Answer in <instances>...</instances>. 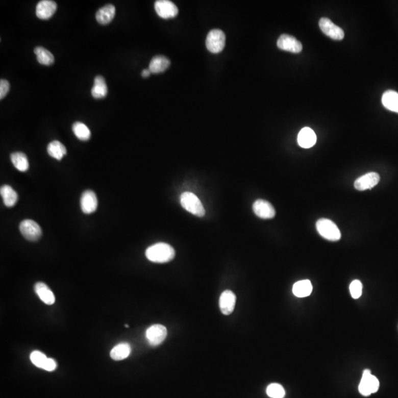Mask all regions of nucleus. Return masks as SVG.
Returning <instances> with one entry per match:
<instances>
[{
	"label": "nucleus",
	"instance_id": "obj_1",
	"mask_svg": "<svg viewBox=\"0 0 398 398\" xmlns=\"http://www.w3.org/2000/svg\"><path fill=\"white\" fill-rule=\"evenodd\" d=\"M146 258L150 261L165 263L175 258L176 252L171 245L165 243H158L151 245L145 252Z\"/></svg>",
	"mask_w": 398,
	"mask_h": 398
},
{
	"label": "nucleus",
	"instance_id": "obj_2",
	"mask_svg": "<svg viewBox=\"0 0 398 398\" xmlns=\"http://www.w3.org/2000/svg\"><path fill=\"white\" fill-rule=\"evenodd\" d=\"M181 205L187 212L198 217L205 215V207L198 197L190 192H185L181 195Z\"/></svg>",
	"mask_w": 398,
	"mask_h": 398
},
{
	"label": "nucleus",
	"instance_id": "obj_3",
	"mask_svg": "<svg viewBox=\"0 0 398 398\" xmlns=\"http://www.w3.org/2000/svg\"><path fill=\"white\" fill-rule=\"evenodd\" d=\"M316 230L321 237L331 241H337L341 237L337 226L329 219H319L316 222Z\"/></svg>",
	"mask_w": 398,
	"mask_h": 398
},
{
	"label": "nucleus",
	"instance_id": "obj_4",
	"mask_svg": "<svg viewBox=\"0 0 398 398\" xmlns=\"http://www.w3.org/2000/svg\"><path fill=\"white\" fill-rule=\"evenodd\" d=\"M379 381L376 376L371 374L369 369H365L362 378L358 386V391L363 396H369L376 393L379 389Z\"/></svg>",
	"mask_w": 398,
	"mask_h": 398
},
{
	"label": "nucleus",
	"instance_id": "obj_5",
	"mask_svg": "<svg viewBox=\"0 0 398 398\" xmlns=\"http://www.w3.org/2000/svg\"><path fill=\"white\" fill-rule=\"evenodd\" d=\"M226 36L223 31L218 29L212 30L206 39V46L212 53L221 52L225 48Z\"/></svg>",
	"mask_w": 398,
	"mask_h": 398
},
{
	"label": "nucleus",
	"instance_id": "obj_6",
	"mask_svg": "<svg viewBox=\"0 0 398 398\" xmlns=\"http://www.w3.org/2000/svg\"><path fill=\"white\" fill-rule=\"evenodd\" d=\"M19 230L23 237L30 241H36L41 238L42 234L40 226L34 220L29 219L22 220L20 223Z\"/></svg>",
	"mask_w": 398,
	"mask_h": 398
},
{
	"label": "nucleus",
	"instance_id": "obj_7",
	"mask_svg": "<svg viewBox=\"0 0 398 398\" xmlns=\"http://www.w3.org/2000/svg\"><path fill=\"white\" fill-rule=\"evenodd\" d=\"M167 328L162 325H153L145 332V337L149 344L153 346H159L167 337Z\"/></svg>",
	"mask_w": 398,
	"mask_h": 398
},
{
	"label": "nucleus",
	"instance_id": "obj_8",
	"mask_svg": "<svg viewBox=\"0 0 398 398\" xmlns=\"http://www.w3.org/2000/svg\"><path fill=\"white\" fill-rule=\"evenodd\" d=\"M156 12L162 19H172L178 14L179 9L177 6L169 0H158L154 5Z\"/></svg>",
	"mask_w": 398,
	"mask_h": 398
},
{
	"label": "nucleus",
	"instance_id": "obj_9",
	"mask_svg": "<svg viewBox=\"0 0 398 398\" xmlns=\"http://www.w3.org/2000/svg\"><path fill=\"white\" fill-rule=\"evenodd\" d=\"M31 362L37 367L44 369L47 371H53L57 368V363L53 358L46 357L44 353L41 352L36 351L31 353Z\"/></svg>",
	"mask_w": 398,
	"mask_h": 398
},
{
	"label": "nucleus",
	"instance_id": "obj_10",
	"mask_svg": "<svg viewBox=\"0 0 398 398\" xmlns=\"http://www.w3.org/2000/svg\"><path fill=\"white\" fill-rule=\"evenodd\" d=\"M321 31L328 37L333 40H342L344 37V32L340 27L336 26L328 18H321L319 21Z\"/></svg>",
	"mask_w": 398,
	"mask_h": 398
},
{
	"label": "nucleus",
	"instance_id": "obj_11",
	"mask_svg": "<svg viewBox=\"0 0 398 398\" xmlns=\"http://www.w3.org/2000/svg\"><path fill=\"white\" fill-rule=\"evenodd\" d=\"M278 46L282 51L293 53H298L303 49L301 42L296 38L288 34H283L278 40Z\"/></svg>",
	"mask_w": 398,
	"mask_h": 398
},
{
	"label": "nucleus",
	"instance_id": "obj_12",
	"mask_svg": "<svg viewBox=\"0 0 398 398\" xmlns=\"http://www.w3.org/2000/svg\"><path fill=\"white\" fill-rule=\"evenodd\" d=\"M253 210L255 215L260 218H273L276 215V211L271 204L263 199H258L254 203Z\"/></svg>",
	"mask_w": 398,
	"mask_h": 398
},
{
	"label": "nucleus",
	"instance_id": "obj_13",
	"mask_svg": "<svg viewBox=\"0 0 398 398\" xmlns=\"http://www.w3.org/2000/svg\"><path fill=\"white\" fill-rule=\"evenodd\" d=\"M57 11V4L51 0H42L36 6V13L40 19H51Z\"/></svg>",
	"mask_w": 398,
	"mask_h": 398
},
{
	"label": "nucleus",
	"instance_id": "obj_14",
	"mask_svg": "<svg viewBox=\"0 0 398 398\" xmlns=\"http://www.w3.org/2000/svg\"><path fill=\"white\" fill-rule=\"evenodd\" d=\"M380 181V177L377 172H371L365 174L362 177L356 179L354 186L356 190L363 191L373 188L377 185Z\"/></svg>",
	"mask_w": 398,
	"mask_h": 398
},
{
	"label": "nucleus",
	"instance_id": "obj_15",
	"mask_svg": "<svg viewBox=\"0 0 398 398\" xmlns=\"http://www.w3.org/2000/svg\"><path fill=\"white\" fill-rule=\"evenodd\" d=\"M236 296L233 292L227 290L221 293L219 300V306L223 314L230 315L235 309Z\"/></svg>",
	"mask_w": 398,
	"mask_h": 398
},
{
	"label": "nucleus",
	"instance_id": "obj_16",
	"mask_svg": "<svg viewBox=\"0 0 398 398\" xmlns=\"http://www.w3.org/2000/svg\"><path fill=\"white\" fill-rule=\"evenodd\" d=\"M98 205L97 195L92 190H86L81 195V207L83 212L91 214L95 212Z\"/></svg>",
	"mask_w": 398,
	"mask_h": 398
},
{
	"label": "nucleus",
	"instance_id": "obj_17",
	"mask_svg": "<svg viewBox=\"0 0 398 398\" xmlns=\"http://www.w3.org/2000/svg\"><path fill=\"white\" fill-rule=\"evenodd\" d=\"M35 292L40 298V300L45 303L46 305H52L54 304L56 301L54 293L51 291V288L45 284V283H36L34 286Z\"/></svg>",
	"mask_w": 398,
	"mask_h": 398
},
{
	"label": "nucleus",
	"instance_id": "obj_18",
	"mask_svg": "<svg viewBox=\"0 0 398 398\" xmlns=\"http://www.w3.org/2000/svg\"><path fill=\"white\" fill-rule=\"evenodd\" d=\"M297 140L302 147L310 148L316 144V135L311 129L305 127L298 133Z\"/></svg>",
	"mask_w": 398,
	"mask_h": 398
},
{
	"label": "nucleus",
	"instance_id": "obj_19",
	"mask_svg": "<svg viewBox=\"0 0 398 398\" xmlns=\"http://www.w3.org/2000/svg\"><path fill=\"white\" fill-rule=\"evenodd\" d=\"M115 13V7L112 4L106 5L97 11L96 13V19L100 24L105 26L114 19Z\"/></svg>",
	"mask_w": 398,
	"mask_h": 398
},
{
	"label": "nucleus",
	"instance_id": "obj_20",
	"mask_svg": "<svg viewBox=\"0 0 398 398\" xmlns=\"http://www.w3.org/2000/svg\"><path fill=\"white\" fill-rule=\"evenodd\" d=\"M170 62L167 58L163 56H154L149 64V70L154 74L165 72L170 66Z\"/></svg>",
	"mask_w": 398,
	"mask_h": 398
},
{
	"label": "nucleus",
	"instance_id": "obj_21",
	"mask_svg": "<svg viewBox=\"0 0 398 398\" xmlns=\"http://www.w3.org/2000/svg\"><path fill=\"white\" fill-rule=\"evenodd\" d=\"M91 92L93 97L95 99L104 98L107 95L108 87L105 79L103 76H96Z\"/></svg>",
	"mask_w": 398,
	"mask_h": 398
},
{
	"label": "nucleus",
	"instance_id": "obj_22",
	"mask_svg": "<svg viewBox=\"0 0 398 398\" xmlns=\"http://www.w3.org/2000/svg\"><path fill=\"white\" fill-rule=\"evenodd\" d=\"M382 104L388 110L398 113V93L392 90L385 92L382 96Z\"/></svg>",
	"mask_w": 398,
	"mask_h": 398
},
{
	"label": "nucleus",
	"instance_id": "obj_23",
	"mask_svg": "<svg viewBox=\"0 0 398 398\" xmlns=\"http://www.w3.org/2000/svg\"><path fill=\"white\" fill-rule=\"evenodd\" d=\"M313 291L311 281L308 280L296 282L293 286V293L297 297L303 298L310 296Z\"/></svg>",
	"mask_w": 398,
	"mask_h": 398
},
{
	"label": "nucleus",
	"instance_id": "obj_24",
	"mask_svg": "<svg viewBox=\"0 0 398 398\" xmlns=\"http://www.w3.org/2000/svg\"><path fill=\"white\" fill-rule=\"evenodd\" d=\"M132 348L130 344L126 342L120 343L116 345L110 353L111 358L114 361H121L129 357Z\"/></svg>",
	"mask_w": 398,
	"mask_h": 398
},
{
	"label": "nucleus",
	"instance_id": "obj_25",
	"mask_svg": "<svg viewBox=\"0 0 398 398\" xmlns=\"http://www.w3.org/2000/svg\"><path fill=\"white\" fill-rule=\"evenodd\" d=\"M0 194L3 198L5 205L8 207H13L18 200L16 192L9 185H3L0 189Z\"/></svg>",
	"mask_w": 398,
	"mask_h": 398
},
{
	"label": "nucleus",
	"instance_id": "obj_26",
	"mask_svg": "<svg viewBox=\"0 0 398 398\" xmlns=\"http://www.w3.org/2000/svg\"><path fill=\"white\" fill-rule=\"evenodd\" d=\"M47 153L53 158L61 160L66 154V149L61 142L54 140L48 145Z\"/></svg>",
	"mask_w": 398,
	"mask_h": 398
},
{
	"label": "nucleus",
	"instance_id": "obj_27",
	"mask_svg": "<svg viewBox=\"0 0 398 398\" xmlns=\"http://www.w3.org/2000/svg\"><path fill=\"white\" fill-rule=\"evenodd\" d=\"M11 160L13 166L19 171L26 172L29 168L28 157L24 153H13L11 155Z\"/></svg>",
	"mask_w": 398,
	"mask_h": 398
},
{
	"label": "nucleus",
	"instance_id": "obj_28",
	"mask_svg": "<svg viewBox=\"0 0 398 398\" xmlns=\"http://www.w3.org/2000/svg\"><path fill=\"white\" fill-rule=\"evenodd\" d=\"M34 53L36 55L38 62L42 65L49 66L54 63V56L52 53L43 46H36L34 49Z\"/></svg>",
	"mask_w": 398,
	"mask_h": 398
},
{
	"label": "nucleus",
	"instance_id": "obj_29",
	"mask_svg": "<svg viewBox=\"0 0 398 398\" xmlns=\"http://www.w3.org/2000/svg\"><path fill=\"white\" fill-rule=\"evenodd\" d=\"M72 131L74 135L80 140L86 141L90 139L91 132L89 128L81 122H76L72 125Z\"/></svg>",
	"mask_w": 398,
	"mask_h": 398
},
{
	"label": "nucleus",
	"instance_id": "obj_30",
	"mask_svg": "<svg viewBox=\"0 0 398 398\" xmlns=\"http://www.w3.org/2000/svg\"><path fill=\"white\" fill-rule=\"evenodd\" d=\"M266 393L271 398H284L285 395L284 388L278 384H270L267 387Z\"/></svg>",
	"mask_w": 398,
	"mask_h": 398
},
{
	"label": "nucleus",
	"instance_id": "obj_31",
	"mask_svg": "<svg viewBox=\"0 0 398 398\" xmlns=\"http://www.w3.org/2000/svg\"><path fill=\"white\" fill-rule=\"evenodd\" d=\"M362 284L359 280H356L352 282L351 285H350V291H351L352 297L356 298V300L361 297V294H362Z\"/></svg>",
	"mask_w": 398,
	"mask_h": 398
},
{
	"label": "nucleus",
	"instance_id": "obj_32",
	"mask_svg": "<svg viewBox=\"0 0 398 398\" xmlns=\"http://www.w3.org/2000/svg\"><path fill=\"white\" fill-rule=\"evenodd\" d=\"M10 90V84L6 79L0 81V99L3 100Z\"/></svg>",
	"mask_w": 398,
	"mask_h": 398
},
{
	"label": "nucleus",
	"instance_id": "obj_33",
	"mask_svg": "<svg viewBox=\"0 0 398 398\" xmlns=\"http://www.w3.org/2000/svg\"><path fill=\"white\" fill-rule=\"evenodd\" d=\"M152 74V72H151V71L149 70V69H143L142 72V76L143 78H147L150 76V74Z\"/></svg>",
	"mask_w": 398,
	"mask_h": 398
},
{
	"label": "nucleus",
	"instance_id": "obj_34",
	"mask_svg": "<svg viewBox=\"0 0 398 398\" xmlns=\"http://www.w3.org/2000/svg\"><path fill=\"white\" fill-rule=\"evenodd\" d=\"M125 327H126V328H129V325H125Z\"/></svg>",
	"mask_w": 398,
	"mask_h": 398
}]
</instances>
